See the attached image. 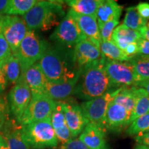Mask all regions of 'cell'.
<instances>
[{
    "instance_id": "6",
    "label": "cell",
    "mask_w": 149,
    "mask_h": 149,
    "mask_svg": "<svg viewBox=\"0 0 149 149\" xmlns=\"http://www.w3.org/2000/svg\"><path fill=\"white\" fill-rule=\"evenodd\" d=\"M122 88L123 87L111 88L103 95L83 102L80 106L88 122L106 130L105 117L108 107Z\"/></svg>"
},
{
    "instance_id": "10",
    "label": "cell",
    "mask_w": 149,
    "mask_h": 149,
    "mask_svg": "<svg viewBox=\"0 0 149 149\" xmlns=\"http://www.w3.org/2000/svg\"><path fill=\"white\" fill-rule=\"evenodd\" d=\"M29 31V28L23 18L11 15L3 17L2 35L13 54L15 53Z\"/></svg>"
},
{
    "instance_id": "47",
    "label": "cell",
    "mask_w": 149,
    "mask_h": 149,
    "mask_svg": "<svg viewBox=\"0 0 149 149\" xmlns=\"http://www.w3.org/2000/svg\"><path fill=\"white\" fill-rule=\"evenodd\" d=\"M1 115H2V113H1V112H0V120L1 119Z\"/></svg>"
},
{
    "instance_id": "38",
    "label": "cell",
    "mask_w": 149,
    "mask_h": 149,
    "mask_svg": "<svg viewBox=\"0 0 149 149\" xmlns=\"http://www.w3.org/2000/svg\"><path fill=\"white\" fill-rule=\"evenodd\" d=\"M3 61L0 62V93H2L5 90L7 86V84H8V81H7L4 72L3 70Z\"/></svg>"
},
{
    "instance_id": "1",
    "label": "cell",
    "mask_w": 149,
    "mask_h": 149,
    "mask_svg": "<svg viewBox=\"0 0 149 149\" xmlns=\"http://www.w3.org/2000/svg\"><path fill=\"white\" fill-rule=\"evenodd\" d=\"M56 45L50 46L37 64L49 82L63 83L77 76L81 68L74 62L73 51Z\"/></svg>"
},
{
    "instance_id": "13",
    "label": "cell",
    "mask_w": 149,
    "mask_h": 149,
    "mask_svg": "<svg viewBox=\"0 0 149 149\" xmlns=\"http://www.w3.org/2000/svg\"><path fill=\"white\" fill-rule=\"evenodd\" d=\"M73 57L78 68H81L86 64L99 60L102 56L100 48L88 39H86L74 47Z\"/></svg>"
},
{
    "instance_id": "22",
    "label": "cell",
    "mask_w": 149,
    "mask_h": 149,
    "mask_svg": "<svg viewBox=\"0 0 149 149\" xmlns=\"http://www.w3.org/2000/svg\"><path fill=\"white\" fill-rule=\"evenodd\" d=\"M141 39V35L137 31L128 29L125 25L117 26L113 31L111 40L123 51L128 44L137 42Z\"/></svg>"
},
{
    "instance_id": "42",
    "label": "cell",
    "mask_w": 149,
    "mask_h": 149,
    "mask_svg": "<svg viewBox=\"0 0 149 149\" xmlns=\"http://www.w3.org/2000/svg\"><path fill=\"white\" fill-rule=\"evenodd\" d=\"M8 3L9 1H7V0H0V15L6 14Z\"/></svg>"
},
{
    "instance_id": "7",
    "label": "cell",
    "mask_w": 149,
    "mask_h": 149,
    "mask_svg": "<svg viewBox=\"0 0 149 149\" xmlns=\"http://www.w3.org/2000/svg\"><path fill=\"white\" fill-rule=\"evenodd\" d=\"M56 105L57 102L45 93L33 95L19 123L22 126H25L31 123L50 119Z\"/></svg>"
},
{
    "instance_id": "16",
    "label": "cell",
    "mask_w": 149,
    "mask_h": 149,
    "mask_svg": "<svg viewBox=\"0 0 149 149\" xmlns=\"http://www.w3.org/2000/svg\"><path fill=\"white\" fill-rule=\"evenodd\" d=\"M23 126L17 124L15 121L4 124L2 133L10 149H30V146L24 137Z\"/></svg>"
},
{
    "instance_id": "29",
    "label": "cell",
    "mask_w": 149,
    "mask_h": 149,
    "mask_svg": "<svg viewBox=\"0 0 149 149\" xmlns=\"http://www.w3.org/2000/svg\"><path fill=\"white\" fill-rule=\"evenodd\" d=\"M148 113H149V95L144 89L141 88L140 94L136 102L135 107L130 115L128 125H130L136 119L143 116Z\"/></svg>"
},
{
    "instance_id": "32",
    "label": "cell",
    "mask_w": 149,
    "mask_h": 149,
    "mask_svg": "<svg viewBox=\"0 0 149 149\" xmlns=\"http://www.w3.org/2000/svg\"><path fill=\"white\" fill-rule=\"evenodd\" d=\"M120 21H111L104 24L101 28H100V35H101L102 42H106V41L111 40L112 35L115 28L117 26Z\"/></svg>"
},
{
    "instance_id": "45",
    "label": "cell",
    "mask_w": 149,
    "mask_h": 149,
    "mask_svg": "<svg viewBox=\"0 0 149 149\" xmlns=\"http://www.w3.org/2000/svg\"><path fill=\"white\" fill-rule=\"evenodd\" d=\"M3 17H4V15H0V35L2 34Z\"/></svg>"
},
{
    "instance_id": "5",
    "label": "cell",
    "mask_w": 149,
    "mask_h": 149,
    "mask_svg": "<svg viewBox=\"0 0 149 149\" xmlns=\"http://www.w3.org/2000/svg\"><path fill=\"white\" fill-rule=\"evenodd\" d=\"M22 130L24 138L33 148L42 149L56 148L58 146L51 118L23 126Z\"/></svg>"
},
{
    "instance_id": "9",
    "label": "cell",
    "mask_w": 149,
    "mask_h": 149,
    "mask_svg": "<svg viewBox=\"0 0 149 149\" xmlns=\"http://www.w3.org/2000/svg\"><path fill=\"white\" fill-rule=\"evenodd\" d=\"M104 68L113 87L120 88L135 84L134 66L130 61H120L106 59Z\"/></svg>"
},
{
    "instance_id": "19",
    "label": "cell",
    "mask_w": 149,
    "mask_h": 149,
    "mask_svg": "<svg viewBox=\"0 0 149 149\" xmlns=\"http://www.w3.org/2000/svg\"><path fill=\"white\" fill-rule=\"evenodd\" d=\"M123 6L113 0H102L97 10V22L99 29L111 21H120Z\"/></svg>"
},
{
    "instance_id": "26",
    "label": "cell",
    "mask_w": 149,
    "mask_h": 149,
    "mask_svg": "<svg viewBox=\"0 0 149 149\" xmlns=\"http://www.w3.org/2000/svg\"><path fill=\"white\" fill-rule=\"evenodd\" d=\"M100 49L102 57L107 59L120 61H129L132 59L112 40L102 42Z\"/></svg>"
},
{
    "instance_id": "17",
    "label": "cell",
    "mask_w": 149,
    "mask_h": 149,
    "mask_svg": "<svg viewBox=\"0 0 149 149\" xmlns=\"http://www.w3.org/2000/svg\"><path fill=\"white\" fill-rule=\"evenodd\" d=\"M105 132L106 130L89 122L80 134L79 139L90 149H107Z\"/></svg>"
},
{
    "instance_id": "44",
    "label": "cell",
    "mask_w": 149,
    "mask_h": 149,
    "mask_svg": "<svg viewBox=\"0 0 149 149\" xmlns=\"http://www.w3.org/2000/svg\"><path fill=\"white\" fill-rule=\"evenodd\" d=\"M6 109V102L3 97H0V112H3Z\"/></svg>"
},
{
    "instance_id": "3",
    "label": "cell",
    "mask_w": 149,
    "mask_h": 149,
    "mask_svg": "<svg viewBox=\"0 0 149 149\" xmlns=\"http://www.w3.org/2000/svg\"><path fill=\"white\" fill-rule=\"evenodd\" d=\"M65 12L60 1H37L34 6L23 17L29 30L41 29L47 31L58 26L59 17Z\"/></svg>"
},
{
    "instance_id": "24",
    "label": "cell",
    "mask_w": 149,
    "mask_h": 149,
    "mask_svg": "<svg viewBox=\"0 0 149 149\" xmlns=\"http://www.w3.org/2000/svg\"><path fill=\"white\" fill-rule=\"evenodd\" d=\"M102 0H69L66 3L76 13L97 18V10Z\"/></svg>"
},
{
    "instance_id": "39",
    "label": "cell",
    "mask_w": 149,
    "mask_h": 149,
    "mask_svg": "<svg viewBox=\"0 0 149 149\" xmlns=\"http://www.w3.org/2000/svg\"><path fill=\"white\" fill-rule=\"evenodd\" d=\"M135 140L139 144L149 147V130L142 135L135 137Z\"/></svg>"
},
{
    "instance_id": "12",
    "label": "cell",
    "mask_w": 149,
    "mask_h": 149,
    "mask_svg": "<svg viewBox=\"0 0 149 149\" xmlns=\"http://www.w3.org/2000/svg\"><path fill=\"white\" fill-rule=\"evenodd\" d=\"M66 122L72 137L80 135L89 122L85 117L81 106L72 100L60 102Z\"/></svg>"
},
{
    "instance_id": "41",
    "label": "cell",
    "mask_w": 149,
    "mask_h": 149,
    "mask_svg": "<svg viewBox=\"0 0 149 149\" xmlns=\"http://www.w3.org/2000/svg\"><path fill=\"white\" fill-rule=\"evenodd\" d=\"M138 32L141 35V38L144 39V40L147 41H149V29L146 26L141 28Z\"/></svg>"
},
{
    "instance_id": "25",
    "label": "cell",
    "mask_w": 149,
    "mask_h": 149,
    "mask_svg": "<svg viewBox=\"0 0 149 149\" xmlns=\"http://www.w3.org/2000/svg\"><path fill=\"white\" fill-rule=\"evenodd\" d=\"M2 68L7 81L13 84L17 82L23 74L19 61L13 53L3 61Z\"/></svg>"
},
{
    "instance_id": "4",
    "label": "cell",
    "mask_w": 149,
    "mask_h": 149,
    "mask_svg": "<svg viewBox=\"0 0 149 149\" xmlns=\"http://www.w3.org/2000/svg\"><path fill=\"white\" fill-rule=\"evenodd\" d=\"M49 47L50 44L47 41L41 38L35 31H29L14 53L19 61L22 74L37 64Z\"/></svg>"
},
{
    "instance_id": "31",
    "label": "cell",
    "mask_w": 149,
    "mask_h": 149,
    "mask_svg": "<svg viewBox=\"0 0 149 149\" xmlns=\"http://www.w3.org/2000/svg\"><path fill=\"white\" fill-rule=\"evenodd\" d=\"M149 130V113L134 120L126 130L130 136H139Z\"/></svg>"
},
{
    "instance_id": "27",
    "label": "cell",
    "mask_w": 149,
    "mask_h": 149,
    "mask_svg": "<svg viewBox=\"0 0 149 149\" xmlns=\"http://www.w3.org/2000/svg\"><path fill=\"white\" fill-rule=\"evenodd\" d=\"M130 61L134 66L135 82L149 79V56L137 55Z\"/></svg>"
},
{
    "instance_id": "28",
    "label": "cell",
    "mask_w": 149,
    "mask_h": 149,
    "mask_svg": "<svg viewBox=\"0 0 149 149\" xmlns=\"http://www.w3.org/2000/svg\"><path fill=\"white\" fill-rule=\"evenodd\" d=\"M123 24L128 29L138 32L141 28L146 26L147 20L139 15L136 6H131L126 9Z\"/></svg>"
},
{
    "instance_id": "15",
    "label": "cell",
    "mask_w": 149,
    "mask_h": 149,
    "mask_svg": "<svg viewBox=\"0 0 149 149\" xmlns=\"http://www.w3.org/2000/svg\"><path fill=\"white\" fill-rule=\"evenodd\" d=\"M131 113L122 106L112 102L108 107L105 117L106 129L117 130L128 125Z\"/></svg>"
},
{
    "instance_id": "14",
    "label": "cell",
    "mask_w": 149,
    "mask_h": 149,
    "mask_svg": "<svg viewBox=\"0 0 149 149\" xmlns=\"http://www.w3.org/2000/svg\"><path fill=\"white\" fill-rule=\"evenodd\" d=\"M68 13L70 14V15L75 20L81 32L84 34L85 36L94 43L98 48H100L102 38L97 18L77 14L71 9L68 10Z\"/></svg>"
},
{
    "instance_id": "43",
    "label": "cell",
    "mask_w": 149,
    "mask_h": 149,
    "mask_svg": "<svg viewBox=\"0 0 149 149\" xmlns=\"http://www.w3.org/2000/svg\"><path fill=\"white\" fill-rule=\"evenodd\" d=\"M0 149H10L6 140L1 134H0Z\"/></svg>"
},
{
    "instance_id": "36",
    "label": "cell",
    "mask_w": 149,
    "mask_h": 149,
    "mask_svg": "<svg viewBox=\"0 0 149 149\" xmlns=\"http://www.w3.org/2000/svg\"><path fill=\"white\" fill-rule=\"evenodd\" d=\"M139 15L144 19H149V3L141 2L136 6Z\"/></svg>"
},
{
    "instance_id": "21",
    "label": "cell",
    "mask_w": 149,
    "mask_h": 149,
    "mask_svg": "<svg viewBox=\"0 0 149 149\" xmlns=\"http://www.w3.org/2000/svg\"><path fill=\"white\" fill-rule=\"evenodd\" d=\"M23 76L32 95L45 93L46 84L48 81L37 63L26 70Z\"/></svg>"
},
{
    "instance_id": "46",
    "label": "cell",
    "mask_w": 149,
    "mask_h": 149,
    "mask_svg": "<svg viewBox=\"0 0 149 149\" xmlns=\"http://www.w3.org/2000/svg\"><path fill=\"white\" fill-rule=\"evenodd\" d=\"M135 149H149V147L144 146V145H141V144H139L136 146Z\"/></svg>"
},
{
    "instance_id": "20",
    "label": "cell",
    "mask_w": 149,
    "mask_h": 149,
    "mask_svg": "<svg viewBox=\"0 0 149 149\" xmlns=\"http://www.w3.org/2000/svg\"><path fill=\"white\" fill-rule=\"evenodd\" d=\"M81 71L76 77L63 83H53L47 81L45 87V94L53 100H61L73 95L74 88L79 80Z\"/></svg>"
},
{
    "instance_id": "30",
    "label": "cell",
    "mask_w": 149,
    "mask_h": 149,
    "mask_svg": "<svg viewBox=\"0 0 149 149\" xmlns=\"http://www.w3.org/2000/svg\"><path fill=\"white\" fill-rule=\"evenodd\" d=\"M36 0H11L7 8L6 14L7 15H24L36 4Z\"/></svg>"
},
{
    "instance_id": "8",
    "label": "cell",
    "mask_w": 149,
    "mask_h": 149,
    "mask_svg": "<svg viewBox=\"0 0 149 149\" xmlns=\"http://www.w3.org/2000/svg\"><path fill=\"white\" fill-rule=\"evenodd\" d=\"M88 38L68 13L63 18L50 37V40L57 43V45L68 48L74 47L78 43Z\"/></svg>"
},
{
    "instance_id": "33",
    "label": "cell",
    "mask_w": 149,
    "mask_h": 149,
    "mask_svg": "<svg viewBox=\"0 0 149 149\" xmlns=\"http://www.w3.org/2000/svg\"><path fill=\"white\" fill-rule=\"evenodd\" d=\"M12 51L2 34L0 35V62L12 55Z\"/></svg>"
},
{
    "instance_id": "18",
    "label": "cell",
    "mask_w": 149,
    "mask_h": 149,
    "mask_svg": "<svg viewBox=\"0 0 149 149\" xmlns=\"http://www.w3.org/2000/svg\"><path fill=\"white\" fill-rule=\"evenodd\" d=\"M51 120L56 137L61 145L66 144L72 139V135L67 126L60 102H57V105L52 113Z\"/></svg>"
},
{
    "instance_id": "37",
    "label": "cell",
    "mask_w": 149,
    "mask_h": 149,
    "mask_svg": "<svg viewBox=\"0 0 149 149\" xmlns=\"http://www.w3.org/2000/svg\"><path fill=\"white\" fill-rule=\"evenodd\" d=\"M139 51L138 55L149 56V41L141 38L137 42Z\"/></svg>"
},
{
    "instance_id": "34",
    "label": "cell",
    "mask_w": 149,
    "mask_h": 149,
    "mask_svg": "<svg viewBox=\"0 0 149 149\" xmlns=\"http://www.w3.org/2000/svg\"><path fill=\"white\" fill-rule=\"evenodd\" d=\"M59 149H90L79 139H72L66 144L61 145Z\"/></svg>"
},
{
    "instance_id": "11",
    "label": "cell",
    "mask_w": 149,
    "mask_h": 149,
    "mask_svg": "<svg viewBox=\"0 0 149 149\" xmlns=\"http://www.w3.org/2000/svg\"><path fill=\"white\" fill-rule=\"evenodd\" d=\"M8 99L11 112L15 117L17 121L19 122L32 99V93L24 79L23 74L11 89Z\"/></svg>"
},
{
    "instance_id": "35",
    "label": "cell",
    "mask_w": 149,
    "mask_h": 149,
    "mask_svg": "<svg viewBox=\"0 0 149 149\" xmlns=\"http://www.w3.org/2000/svg\"><path fill=\"white\" fill-rule=\"evenodd\" d=\"M138 51H139V48H138V44L137 42H133L130 43L128 44L127 47L126 48V49L124 50V53L128 57H129L130 58L133 59L136 56L138 55Z\"/></svg>"
},
{
    "instance_id": "2",
    "label": "cell",
    "mask_w": 149,
    "mask_h": 149,
    "mask_svg": "<svg viewBox=\"0 0 149 149\" xmlns=\"http://www.w3.org/2000/svg\"><path fill=\"white\" fill-rule=\"evenodd\" d=\"M105 61L106 58L102 57L81 68L73 93L76 97L88 101L103 95L112 88L113 85L104 68Z\"/></svg>"
},
{
    "instance_id": "23",
    "label": "cell",
    "mask_w": 149,
    "mask_h": 149,
    "mask_svg": "<svg viewBox=\"0 0 149 149\" xmlns=\"http://www.w3.org/2000/svg\"><path fill=\"white\" fill-rule=\"evenodd\" d=\"M141 90V88L135 86L123 87L122 90L115 96L113 102L122 106L128 111L132 113L135 107Z\"/></svg>"
},
{
    "instance_id": "48",
    "label": "cell",
    "mask_w": 149,
    "mask_h": 149,
    "mask_svg": "<svg viewBox=\"0 0 149 149\" xmlns=\"http://www.w3.org/2000/svg\"><path fill=\"white\" fill-rule=\"evenodd\" d=\"M146 26H147V27H148V29H149V22H148V23H147V24H146Z\"/></svg>"
},
{
    "instance_id": "40",
    "label": "cell",
    "mask_w": 149,
    "mask_h": 149,
    "mask_svg": "<svg viewBox=\"0 0 149 149\" xmlns=\"http://www.w3.org/2000/svg\"><path fill=\"white\" fill-rule=\"evenodd\" d=\"M134 86L144 89L149 95V79H146L141 81H137V82L135 83Z\"/></svg>"
}]
</instances>
